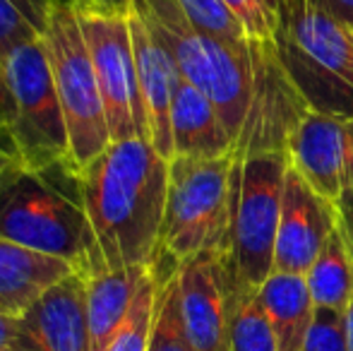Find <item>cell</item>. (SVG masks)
Returning <instances> with one entry per match:
<instances>
[{
  "label": "cell",
  "mask_w": 353,
  "mask_h": 351,
  "mask_svg": "<svg viewBox=\"0 0 353 351\" xmlns=\"http://www.w3.org/2000/svg\"><path fill=\"white\" fill-rule=\"evenodd\" d=\"M103 270L152 267L161 248L168 159L144 137L116 140L79 171Z\"/></svg>",
  "instance_id": "6da1fadb"
},
{
  "label": "cell",
  "mask_w": 353,
  "mask_h": 351,
  "mask_svg": "<svg viewBox=\"0 0 353 351\" xmlns=\"http://www.w3.org/2000/svg\"><path fill=\"white\" fill-rule=\"evenodd\" d=\"M0 239L63 260L84 279L103 270L70 164L32 169L10 161L0 174Z\"/></svg>",
  "instance_id": "7a4b0ae2"
},
{
  "label": "cell",
  "mask_w": 353,
  "mask_h": 351,
  "mask_svg": "<svg viewBox=\"0 0 353 351\" xmlns=\"http://www.w3.org/2000/svg\"><path fill=\"white\" fill-rule=\"evenodd\" d=\"M274 48L307 106L327 116H353V29L320 0H276Z\"/></svg>",
  "instance_id": "3957f363"
},
{
  "label": "cell",
  "mask_w": 353,
  "mask_h": 351,
  "mask_svg": "<svg viewBox=\"0 0 353 351\" xmlns=\"http://www.w3.org/2000/svg\"><path fill=\"white\" fill-rule=\"evenodd\" d=\"M125 3L171 51L183 80L200 87L212 99L236 142L250 103V43L233 46L197 32L183 14L178 0H125Z\"/></svg>",
  "instance_id": "277c9868"
},
{
  "label": "cell",
  "mask_w": 353,
  "mask_h": 351,
  "mask_svg": "<svg viewBox=\"0 0 353 351\" xmlns=\"http://www.w3.org/2000/svg\"><path fill=\"white\" fill-rule=\"evenodd\" d=\"M233 166L236 154L216 159L173 157L168 161L161 248L154 263L178 270L205 250H226Z\"/></svg>",
  "instance_id": "5b68a950"
},
{
  "label": "cell",
  "mask_w": 353,
  "mask_h": 351,
  "mask_svg": "<svg viewBox=\"0 0 353 351\" xmlns=\"http://www.w3.org/2000/svg\"><path fill=\"white\" fill-rule=\"evenodd\" d=\"M288 154L236 159L231 183V224L226 265L231 289H260L274 272Z\"/></svg>",
  "instance_id": "8992f818"
},
{
  "label": "cell",
  "mask_w": 353,
  "mask_h": 351,
  "mask_svg": "<svg viewBox=\"0 0 353 351\" xmlns=\"http://www.w3.org/2000/svg\"><path fill=\"white\" fill-rule=\"evenodd\" d=\"M41 39L65 116L70 164L74 171H82L113 140L97 72L70 0H51Z\"/></svg>",
  "instance_id": "52a82bcc"
},
{
  "label": "cell",
  "mask_w": 353,
  "mask_h": 351,
  "mask_svg": "<svg viewBox=\"0 0 353 351\" xmlns=\"http://www.w3.org/2000/svg\"><path fill=\"white\" fill-rule=\"evenodd\" d=\"M12 123L8 137L14 159L32 169L70 164V140L43 39H32L3 58ZM72 166V164H70Z\"/></svg>",
  "instance_id": "ba28073f"
},
{
  "label": "cell",
  "mask_w": 353,
  "mask_h": 351,
  "mask_svg": "<svg viewBox=\"0 0 353 351\" xmlns=\"http://www.w3.org/2000/svg\"><path fill=\"white\" fill-rule=\"evenodd\" d=\"M70 3L77 12L84 43L97 72L111 140L116 142L128 137L147 140V116L137 82L128 3L118 0H70Z\"/></svg>",
  "instance_id": "9c48e42d"
},
{
  "label": "cell",
  "mask_w": 353,
  "mask_h": 351,
  "mask_svg": "<svg viewBox=\"0 0 353 351\" xmlns=\"http://www.w3.org/2000/svg\"><path fill=\"white\" fill-rule=\"evenodd\" d=\"M250 103L233 154L236 159L288 154L293 135L312 108L283 70L274 41H250Z\"/></svg>",
  "instance_id": "30bf717a"
},
{
  "label": "cell",
  "mask_w": 353,
  "mask_h": 351,
  "mask_svg": "<svg viewBox=\"0 0 353 351\" xmlns=\"http://www.w3.org/2000/svg\"><path fill=\"white\" fill-rule=\"evenodd\" d=\"M181 315L195 351H226L228 344V279L226 250H205L176 270Z\"/></svg>",
  "instance_id": "8fae6325"
},
{
  "label": "cell",
  "mask_w": 353,
  "mask_h": 351,
  "mask_svg": "<svg viewBox=\"0 0 353 351\" xmlns=\"http://www.w3.org/2000/svg\"><path fill=\"white\" fill-rule=\"evenodd\" d=\"M336 226V207L288 161L274 245V272L305 277Z\"/></svg>",
  "instance_id": "7c38bea8"
},
{
  "label": "cell",
  "mask_w": 353,
  "mask_h": 351,
  "mask_svg": "<svg viewBox=\"0 0 353 351\" xmlns=\"http://www.w3.org/2000/svg\"><path fill=\"white\" fill-rule=\"evenodd\" d=\"M288 161L312 190L336 202L353 188V116L310 111L288 145Z\"/></svg>",
  "instance_id": "4fadbf2b"
},
{
  "label": "cell",
  "mask_w": 353,
  "mask_h": 351,
  "mask_svg": "<svg viewBox=\"0 0 353 351\" xmlns=\"http://www.w3.org/2000/svg\"><path fill=\"white\" fill-rule=\"evenodd\" d=\"M24 351H92L87 320V279L68 274L19 315Z\"/></svg>",
  "instance_id": "5bb4252c"
},
{
  "label": "cell",
  "mask_w": 353,
  "mask_h": 351,
  "mask_svg": "<svg viewBox=\"0 0 353 351\" xmlns=\"http://www.w3.org/2000/svg\"><path fill=\"white\" fill-rule=\"evenodd\" d=\"M128 12H130L132 46H135L137 82H140L144 116H147V140L152 142L159 154L171 161V106L176 87L181 82V70H178L171 51L159 41L157 34L130 5H128Z\"/></svg>",
  "instance_id": "9a60e30c"
},
{
  "label": "cell",
  "mask_w": 353,
  "mask_h": 351,
  "mask_svg": "<svg viewBox=\"0 0 353 351\" xmlns=\"http://www.w3.org/2000/svg\"><path fill=\"white\" fill-rule=\"evenodd\" d=\"M171 140L173 157H190V159H216L233 154L236 147L212 99L183 77L173 94Z\"/></svg>",
  "instance_id": "2e32d148"
},
{
  "label": "cell",
  "mask_w": 353,
  "mask_h": 351,
  "mask_svg": "<svg viewBox=\"0 0 353 351\" xmlns=\"http://www.w3.org/2000/svg\"><path fill=\"white\" fill-rule=\"evenodd\" d=\"M72 272L63 260L0 239V310L19 318L43 291Z\"/></svg>",
  "instance_id": "e0dca14e"
},
{
  "label": "cell",
  "mask_w": 353,
  "mask_h": 351,
  "mask_svg": "<svg viewBox=\"0 0 353 351\" xmlns=\"http://www.w3.org/2000/svg\"><path fill=\"white\" fill-rule=\"evenodd\" d=\"M149 270L152 267L101 270L87 277V320L92 351L108 349Z\"/></svg>",
  "instance_id": "ac0fdd59"
},
{
  "label": "cell",
  "mask_w": 353,
  "mask_h": 351,
  "mask_svg": "<svg viewBox=\"0 0 353 351\" xmlns=\"http://www.w3.org/2000/svg\"><path fill=\"white\" fill-rule=\"evenodd\" d=\"M257 291L274 328L279 351H303L317 310L305 277L272 272Z\"/></svg>",
  "instance_id": "d6986e66"
},
{
  "label": "cell",
  "mask_w": 353,
  "mask_h": 351,
  "mask_svg": "<svg viewBox=\"0 0 353 351\" xmlns=\"http://www.w3.org/2000/svg\"><path fill=\"white\" fill-rule=\"evenodd\" d=\"M315 308H330L344 313L353 299V258L344 243L339 226L327 239L325 248L305 274Z\"/></svg>",
  "instance_id": "ffe728a7"
},
{
  "label": "cell",
  "mask_w": 353,
  "mask_h": 351,
  "mask_svg": "<svg viewBox=\"0 0 353 351\" xmlns=\"http://www.w3.org/2000/svg\"><path fill=\"white\" fill-rule=\"evenodd\" d=\"M226 351H279L260 291L231 289L228 296V344Z\"/></svg>",
  "instance_id": "44dd1931"
},
{
  "label": "cell",
  "mask_w": 353,
  "mask_h": 351,
  "mask_svg": "<svg viewBox=\"0 0 353 351\" xmlns=\"http://www.w3.org/2000/svg\"><path fill=\"white\" fill-rule=\"evenodd\" d=\"M157 296H159V277L154 267L142 279L140 291L128 310L125 320L118 328L116 337L111 339L106 351H147L152 339L154 315H157Z\"/></svg>",
  "instance_id": "7402d4cb"
},
{
  "label": "cell",
  "mask_w": 353,
  "mask_h": 351,
  "mask_svg": "<svg viewBox=\"0 0 353 351\" xmlns=\"http://www.w3.org/2000/svg\"><path fill=\"white\" fill-rule=\"evenodd\" d=\"M147 351H195L183 325L176 272L168 277H159L157 315H154L152 339H149Z\"/></svg>",
  "instance_id": "603a6c76"
},
{
  "label": "cell",
  "mask_w": 353,
  "mask_h": 351,
  "mask_svg": "<svg viewBox=\"0 0 353 351\" xmlns=\"http://www.w3.org/2000/svg\"><path fill=\"white\" fill-rule=\"evenodd\" d=\"M178 5L197 32L219 39V41L233 43V46H248L250 43L243 24L223 5V0H178Z\"/></svg>",
  "instance_id": "cb8c5ba5"
},
{
  "label": "cell",
  "mask_w": 353,
  "mask_h": 351,
  "mask_svg": "<svg viewBox=\"0 0 353 351\" xmlns=\"http://www.w3.org/2000/svg\"><path fill=\"white\" fill-rule=\"evenodd\" d=\"M41 37V29L24 14L17 0H0V61L12 48Z\"/></svg>",
  "instance_id": "d4e9b609"
},
{
  "label": "cell",
  "mask_w": 353,
  "mask_h": 351,
  "mask_svg": "<svg viewBox=\"0 0 353 351\" xmlns=\"http://www.w3.org/2000/svg\"><path fill=\"white\" fill-rule=\"evenodd\" d=\"M303 351H349V347H346L344 313L341 310L317 308Z\"/></svg>",
  "instance_id": "484cf974"
},
{
  "label": "cell",
  "mask_w": 353,
  "mask_h": 351,
  "mask_svg": "<svg viewBox=\"0 0 353 351\" xmlns=\"http://www.w3.org/2000/svg\"><path fill=\"white\" fill-rule=\"evenodd\" d=\"M223 5L238 17L250 41H272L274 39L276 19L274 12L265 5V0H223Z\"/></svg>",
  "instance_id": "4316f807"
},
{
  "label": "cell",
  "mask_w": 353,
  "mask_h": 351,
  "mask_svg": "<svg viewBox=\"0 0 353 351\" xmlns=\"http://www.w3.org/2000/svg\"><path fill=\"white\" fill-rule=\"evenodd\" d=\"M334 207H336V226H339L346 248H349V253L353 258V188H349V190L334 202Z\"/></svg>",
  "instance_id": "83f0119b"
},
{
  "label": "cell",
  "mask_w": 353,
  "mask_h": 351,
  "mask_svg": "<svg viewBox=\"0 0 353 351\" xmlns=\"http://www.w3.org/2000/svg\"><path fill=\"white\" fill-rule=\"evenodd\" d=\"M0 351H24L19 342V318L0 310Z\"/></svg>",
  "instance_id": "f1b7e54d"
},
{
  "label": "cell",
  "mask_w": 353,
  "mask_h": 351,
  "mask_svg": "<svg viewBox=\"0 0 353 351\" xmlns=\"http://www.w3.org/2000/svg\"><path fill=\"white\" fill-rule=\"evenodd\" d=\"M10 123H12V97H10L8 77H5V68L0 61V130L8 132Z\"/></svg>",
  "instance_id": "f546056e"
},
{
  "label": "cell",
  "mask_w": 353,
  "mask_h": 351,
  "mask_svg": "<svg viewBox=\"0 0 353 351\" xmlns=\"http://www.w3.org/2000/svg\"><path fill=\"white\" fill-rule=\"evenodd\" d=\"M320 5L341 24L353 29V0H320Z\"/></svg>",
  "instance_id": "4dcf8cb0"
},
{
  "label": "cell",
  "mask_w": 353,
  "mask_h": 351,
  "mask_svg": "<svg viewBox=\"0 0 353 351\" xmlns=\"http://www.w3.org/2000/svg\"><path fill=\"white\" fill-rule=\"evenodd\" d=\"M17 5L24 10V14H27V17L43 32V24H46V14H48V5H51V0H17Z\"/></svg>",
  "instance_id": "1f68e13d"
},
{
  "label": "cell",
  "mask_w": 353,
  "mask_h": 351,
  "mask_svg": "<svg viewBox=\"0 0 353 351\" xmlns=\"http://www.w3.org/2000/svg\"><path fill=\"white\" fill-rule=\"evenodd\" d=\"M14 159V150H12V142H10L8 132L0 130V174L8 169V164Z\"/></svg>",
  "instance_id": "d6a6232c"
},
{
  "label": "cell",
  "mask_w": 353,
  "mask_h": 351,
  "mask_svg": "<svg viewBox=\"0 0 353 351\" xmlns=\"http://www.w3.org/2000/svg\"><path fill=\"white\" fill-rule=\"evenodd\" d=\"M344 330H346V347H349V351H353V299L349 308L344 310Z\"/></svg>",
  "instance_id": "836d02e7"
},
{
  "label": "cell",
  "mask_w": 353,
  "mask_h": 351,
  "mask_svg": "<svg viewBox=\"0 0 353 351\" xmlns=\"http://www.w3.org/2000/svg\"><path fill=\"white\" fill-rule=\"evenodd\" d=\"M265 5L272 10V12H274V5H276V0H265Z\"/></svg>",
  "instance_id": "e575fe53"
},
{
  "label": "cell",
  "mask_w": 353,
  "mask_h": 351,
  "mask_svg": "<svg viewBox=\"0 0 353 351\" xmlns=\"http://www.w3.org/2000/svg\"><path fill=\"white\" fill-rule=\"evenodd\" d=\"M118 3H125V0H118Z\"/></svg>",
  "instance_id": "d590c367"
}]
</instances>
